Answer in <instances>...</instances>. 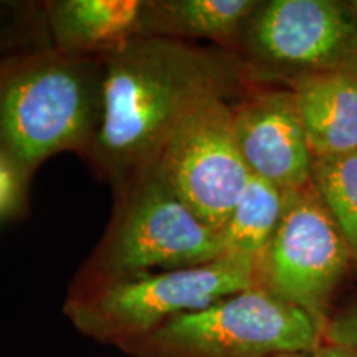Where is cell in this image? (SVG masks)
<instances>
[{"label": "cell", "mask_w": 357, "mask_h": 357, "mask_svg": "<svg viewBox=\"0 0 357 357\" xmlns=\"http://www.w3.org/2000/svg\"><path fill=\"white\" fill-rule=\"evenodd\" d=\"M236 146L250 176L283 192L312 182V154L291 88L257 84L231 102Z\"/></svg>", "instance_id": "9c48e42d"}, {"label": "cell", "mask_w": 357, "mask_h": 357, "mask_svg": "<svg viewBox=\"0 0 357 357\" xmlns=\"http://www.w3.org/2000/svg\"><path fill=\"white\" fill-rule=\"evenodd\" d=\"M29 182L0 154V220L20 217L26 208Z\"/></svg>", "instance_id": "2e32d148"}, {"label": "cell", "mask_w": 357, "mask_h": 357, "mask_svg": "<svg viewBox=\"0 0 357 357\" xmlns=\"http://www.w3.org/2000/svg\"><path fill=\"white\" fill-rule=\"evenodd\" d=\"M357 43V2L266 0L245 25L234 52L253 84L289 86L339 70Z\"/></svg>", "instance_id": "8992f818"}, {"label": "cell", "mask_w": 357, "mask_h": 357, "mask_svg": "<svg viewBox=\"0 0 357 357\" xmlns=\"http://www.w3.org/2000/svg\"><path fill=\"white\" fill-rule=\"evenodd\" d=\"M288 194L260 177L248 184L220 231L222 255L253 261L265 252L287 207Z\"/></svg>", "instance_id": "4fadbf2b"}, {"label": "cell", "mask_w": 357, "mask_h": 357, "mask_svg": "<svg viewBox=\"0 0 357 357\" xmlns=\"http://www.w3.org/2000/svg\"><path fill=\"white\" fill-rule=\"evenodd\" d=\"M312 184L344 235L357 266V151L312 159Z\"/></svg>", "instance_id": "5bb4252c"}, {"label": "cell", "mask_w": 357, "mask_h": 357, "mask_svg": "<svg viewBox=\"0 0 357 357\" xmlns=\"http://www.w3.org/2000/svg\"><path fill=\"white\" fill-rule=\"evenodd\" d=\"M109 225L70 293L131 276L204 265L222 255V235L177 195L158 159L118 185Z\"/></svg>", "instance_id": "3957f363"}, {"label": "cell", "mask_w": 357, "mask_h": 357, "mask_svg": "<svg viewBox=\"0 0 357 357\" xmlns=\"http://www.w3.org/2000/svg\"><path fill=\"white\" fill-rule=\"evenodd\" d=\"M352 265L349 245L311 182L288 192L278 229L255 265V287L326 328Z\"/></svg>", "instance_id": "52a82bcc"}, {"label": "cell", "mask_w": 357, "mask_h": 357, "mask_svg": "<svg viewBox=\"0 0 357 357\" xmlns=\"http://www.w3.org/2000/svg\"><path fill=\"white\" fill-rule=\"evenodd\" d=\"M280 357H357V351L349 349V347L344 346L323 342V344L312 351L298 352V354H284Z\"/></svg>", "instance_id": "ac0fdd59"}, {"label": "cell", "mask_w": 357, "mask_h": 357, "mask_svg": "<svg viewBox=\"0 0 357 357\" xmlns=\"http://www.w3.org/2000/svg\"><path fill=\"white\" fill-rule=\"evenodd\" d=\"M342 70L349 71L351 75H354V77L357 78V43H356L354 50H352V53H351V56L347 58L346 65L342 66Z\"/></svg>", "instance_id": "d6986e66"}, {"label": "cell", "mask_w": 357, "mask_h": 357, "mask_svg": "<svg viewBox=\"0 0 357 357\" xmlns=\"http://www.w3.org/2000/svg\"><path fill=\"white\" fill-rule=\"evenodd\" d=\"M255 287V263L220 255L204 265L154 271L70 293L65 314L84 336L121 346L178 314Z\"/></svg>", "instance_id": "277c9868"}, {"label": "cell", "mask_w": 357, "mask_h": 357, "mask_svg": "<svg viewBox=\"0 0 357 357\" xmlns=\"http://www.w3.org/2000/svg\"><path fill=\"white\" fill-rule=\"evenodd\" d=\"M52 47L43 2L0 0V61Z\"/></svg>", "instance_id": "9a60e30c"}, {"label": "cell", "mask_w": 357, "mask_h": 357, "mask_svg": "<svg viewBox=\"0 0 357 357\" xmlns=\"http://www.w3.org/2000/svg\"><path fill=\"white\" fill-rule=\"evenodd\" d=\"M258 0H147L144 38L211 42L234 53Z\"/></svg>", "instance_id": "7c38bea8"}, {"label": "cell", "mask_w": 357, "mask_h": 357, "mask_svg": "<svg viewBox=\"0 0 357 357\" xmlns=\"http://www.w3.org/2000/svg\"><path fill=\"white\" fill-rule=\"evenodd\" d=\"M291 88L312 159L357 151V78L339 68L310 75Z\"/></svg>", "instance_id": "8fae6325"}, {"label": "cell", "mask_w": 357, "mask_h": 357, "mask_svg": "<svg viewBox=\"0 0 357 357\" xmlns=\"http://www.w3.org/2000/svg\"><path fill=\"white\" fill-rule=\"evenodd\" d=\"M102 60V116L84 160L111 187L158 159L195 102L238 100L257 84L235 53L167 38H136Z\"/></svg>", "instance_id": "6da1fadb"}, {"label": "cell", "mask_w": 357, "mask_h": 357, "mask_svg": "<svg viewBox=\"0 0 357 357\" xmlns=\"http://www.w3.org/2000/svg\"><path fill=\"white\" fill-rule=\"evenodd\" d=\"M102 60L40 48L0 61V154L25 182L47 159L91 149L102 116Z\"/></svg>", "instance_id": "7a4b0ae2"}, {"label": "cell", "mask_w": 357, "mask_h": 357, "mask_svg": "<svg viewBox=\"0 0 357 357\" xmlns=\"http://www.w3.org/2000/svg\"><path fill=\"white\" fill-rule=\"evenodd\" d=\"M231 102L223 96L195 102L158 155L178 197L217 231L223 230L250 178L235 141Z\"/></svg>", "instance_id": "ba28073f"}, {"label": "cell", "mask_w": 357, "mask_h": 357, "mask_svg": "<svg viewBox=\"0 0 357 357\" xmlns=\"http://www.w3.org/2000/svg\"><path fill=\"white\" fill-rule=\"evenodd\" d=\"M323 342L324 328L311 314L253 287L178 314L119 349L134 357H280Z\"/></svg>", "instance_id": "5b68a950"}, {"label": "cell", "mask_w": 357, "mask_h": 357, "mask_svg": "<svg viewBox=\"0 0 357 357\" xmlns=\"http://www.w3.org/2000/svg\"><path fill=\"white\" fill-rule=\"evenodd\" d=\"M324 342L357 351V298L333 312L324 328Z\"/></svg>", "instance_id": "e0dca14e"}, {"label": "cell", "mask_w": 357, "mask_h": 357, "mask_svg": "<svg viewBox=\"0 0 357 357\" xmlns=\"http://www.w3.org/2000/svg\"><path fill=\"white\" fill-rule=\"evenodd\" d=\"M147 0L43 2L52 47L68 55L105 58L144 38Z\"/></svg>", "instance_id": "30bf717a"}]
</instances>
